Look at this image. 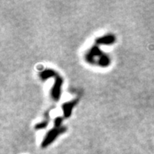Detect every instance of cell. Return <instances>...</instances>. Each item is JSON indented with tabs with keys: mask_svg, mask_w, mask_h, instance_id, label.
Returning <instances> with one entry per match:
<instances>
[{
	"mask_svg": "<svg viewBox=\"0 0 154 154\" xmlns=\"http://www.w3.org/2000/svg\"><path fill=\"white\" fill-rule=\"evenodd\" d=\"M84 58L90 65H96L101 68L108 67L111 63V59L109 54L104 53L99 48V46L96 44L87 50Z\"/></svg>",
	"mask_w": 154,
	"mask_h": 154,
	"instance_id": "obj_1",
	"label": "cell"
},
{
	"mask_svg": "<svg viewBox=\"0 0 154 154\" xmlns=\"http://www.w3.org/2000/svg\"><path fill=\"white\" fill-rule=\"evenodd\" d=\"M67 131V128L63 124V117L57 116L54 121V128L49 131L43 137L41 142V147L43 149L47 148L51 146L59 136L64 134Z\"/></svg>",
	"mask_w": 154,
	"mask_h": 154,
	"instance_id": "obj_2",
	"label": "cell"
},
{
	"mask_svg": "<svg viewBox=\"0 0 154 154\" xmlns=\"http://www.w3.org/2000/svg\"><path fill=\"white\" fill-rule=\"evenodd\" d=\"M64 83V79L60 75L54 78V83L52 89L51 91V95L52 99L54 101H58L61 96V87Z\"/></svg>",
	"mask_w": 154,
	"mask_h": 154,
	"instance_id": "obj_3",
	"label": "cell"
},
{
	"mask_svg": "<svg viewBox=\"0 0 154 154\" xmlns=\"http://www.w3.org/2000/svg\"><path fill=\"white\" fill-rule=\"evenodd\" d=\"M116 37L114 34L109 33L101 35V36L97 37L95 38L94 43L97 46H110L116 43Z\"/></svg>",
	"mask_w": 154,
	"mask_h": 154,
	"instance_id": "obj_4",
	"label": "cell"
},
{
	"mask_svg": "<svg viewBox=\"0 0 154 154\" xmlns=\"http://www.w3.org/2000/svg\"><path fill=\"white\" fill-rule=\"evenodd\" d=\"M78 102H79V99H78V98H75V99L66 101V102H65L64 104H62L61 109H62L64 117L69 118L71 116L73 109L75 107V106L78 104Z\"/></svg>",
	"mask_w": 154,
	"mask_h": 154,
	"instance_id": "obj_5",
	"label": "cell"
},
{
	"mask_svg": "<svg viewBox=\"0 0 154 154\" xmlns=\"http://www.w3.org/2000/svg\"><path fill=\"white\" fill-rule=\"evenodd\" d=\"M59 74L55 71L54 69H46L44 70H43L42 72H40L39 73V78L41 79V80L45 81L47 79H50V78H55L57 77Z\"/></svg>",
	"mask_w": 154,
	"mask_h": 154,
	"instance_id": "obj_6",
	"label": "cell"
},
{
	"mask_svg": "<svg viewBox=\"0 0 154 154\" xmlns=\"http://www.w3.org/2000/svg\"><path fill=\"white\" fill-rule=\"evenodd\" d=\"M49 123V116H47V119L43 120V121H41L40 123L35 124V130H42V129H44V128H47V126L48 125Z\"/></svg>",
	"mask_w": 154,
	"mask_h": 154,
	"instance_id": "obj_7",
	"label": "cell"
}]
</instances>
